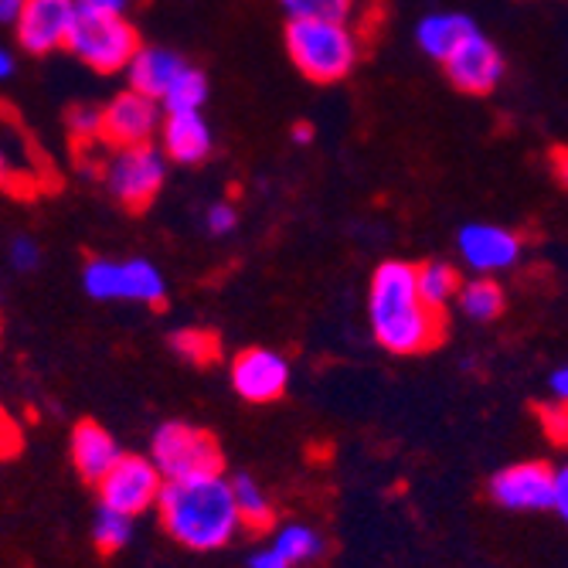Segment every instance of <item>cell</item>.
<instances>
[{"label": "cell", "mask_w": 568, "mask_h": 568, "mask_svg": "<svg viewBox=\"0 0 568 568\" xmlns=\"http://www.w3.org/2000/svg\"><path fill=\"white\" fill-rule=\"evenodd\" d=\"M21 449V429L8 416V408H0V459H8Z\"/></svg>", "instance_id": "31"}, {"label": "cell", "mask_w": 568, "mask_h": 568, "mask_svg": "<svg viewBox=\"0 0 568 568\" xmlns=\"http://www.w3.org/2000/svg\"><path fill=\"white\" fill-rule=\"evenodd\" d=\"M538 416H541L548 436H551L555 443H565V433H568V408H565V402L541 405V408H538Z\"/></svg>", "instance_id": "30"}, {"label": "cell", "mask_w": 568, "mask_h": 568, "mask_svg": "<svg viewBox=\"0 0 568 568\" xmlns=\"http://www.w3.org/2000/svg\"><path fill=\"white\" fill-rule=\"evenodd\" d=\"M459 273L449 266V263H423L416 266V290H419V300L433 310V314L446 317V306L456 300V290H459Z\"/></svg>", "instance_id": "21"}, {"label": "cell", "mask_w": 568, "mask_h": 568, "mask_svg": "<svg viewBox=\"0 0 568 568\" xmlns=\"http://www.w3.org/2000/svg\"><path fill=\"white\" fill-rule=\"evenodd\" d=\"M548 388H551L555 402H565L568 398V368H555L548 375Z\"/></svg>", "instance_id": "35"}, {"label": "cell", "mask_w": 568, "mask_h": 568, "mask_svg": "<svg viewBox=\"0 0 568 568\" xmlns=\"http://www.w3.org/2000/svg\"><path fill=\"white\" fill-rule=\"evenodd\" d=\"M456 248L463 263L477 273H504L521 260V235L504 225H487L474 222L463 225L456 235Z\"/></svg>", "instance_id": "14"}, {"label": "cell", "mask_w": 568, "mask_h": 568, "mask_svg": "<svg viewBox=\"0 0 568 568\" xmlns=\"http://www.w3.org/2000/svg\"><path fill=\"white\" fill-rule=\"evenodd\" d=\"M286 18H317V21H341L347 24L357 14V0H280Z\"/></svg>", "instance_id": "25"}, {"label": "cell", "mask_w": 568, "mask_h": 568, "mask_svg": "<svg viewBox=\"0 0 568 568\" xmlns=\"http://www.w3.org/2000/svg\"><path fill=\"white\" fill-rule=\"evenodd\" d=\"M133 0H79V8H92V11H110V14H126Z\"/></svg>", "instance_id": "34"}, {"label": "cell", "mask_w": 568, "mask_h": 568, "mask_svg": "<svg viewBox=\"0 0 568 568\" xmlns=\"http://www.w3.org/2000/svg\"><path fill=\"white\" fill-rule=\"evenodd\" d=\"M21 4H24V0H0V24H11L18 18Z\"/></svg>", "instance_id": "37"}, {"label": "cell", "mask_w": 568, "mask_h": 568, "mask_svg": "<svg viewBox=\"0 0 568 568\" xmlns=\"http://www.w3.org/2000/svg\"><path fill=\"white\" fill-rule=\"evenodd\" d=\"M82 286L92 300H126L143 306H164L168 283L161 270L146 260H89L82 270Z\"/></svg>", "instance_id": "7"}, {"label": "cell", "mask_w": 568, "mask_h": 568, "mask_svg": "<svg viewBox=\"0 0 568 568\" xmlns=\"http://www.w3.org/2000/svg\"><path fill=\"white\" fill-rule=\"evenodd\" d=\"M449 82L467 92V95H487L500 85L504 79V55L497 51V44L477 28L470 38H463L443 62Z\"/></svg>", "instance_id": "12"}, {"label": "cell", "mask_w": 568, "mask_h": 568, "mask_svg": "<svg viewBox=\"0 0 568 568\" xmlns=\"http://www.w3.org/2000/svg\"><path fill=\"white\" fill-rule=\"evenodd\" d=\"M130 535H133V518H126V514H116L110 507H99L95 521H92V541L99 551H120L130 545Z\"/></svg>", "instance_id": "24"}, {"label": "cell", "mask_w": 568, "mask_h": 568, "mask_svg": "<svg viewBox=\"0 0 568 568\" xmlns=\"http://www.w3.org/2000/svg\"><path fill=\"white\" fill-rule=\"evenodd\" d=\"M204 99H209V79H204V72H197L194 65H184L178 72V79L168 85V92L161 95V110L164 113L201 110Z\"/></svg>", "instance_id": "23"}, {"label": "cell", "mask_w": 568, "mask_h": 568, "mask_svg": "<svg viewBox=\"0 0 568 568\" xmlns=\"http://www.w3.org/2000/svg\"><path fill=\"white\" fill-rule=\"evenodd\" d=\"M286 565H303V561H314L321 558L324 551V538L317 535V528L310 525H283L276 535H273V545H270Z\"/></svg>", "instance_id": "22"}, {"label": "cell", "mask_w": 568, "mask_h": 568, "mask_svg": "<svg viewBox=\"0 0 568 568\" xmlns=\"http://www.w3.org/2000/svg\"><path fill=\"white\" fill-rule=\"evenodd\" d=\"M14 178H18V171H14L11 158L4 153V146H0V187H11V184H14Z\"/></svg>", "instance_id": "36"}, {"label": "cell", "mask_w": 568, "mask_h": 568, "mask_svg": "<svg viewBox=\"0 0 568 568\" xmlns=\"http://www.w3.org/2000/svg\"><path fill=\"white\" fill-rule=\"evenodd\" d=\"M474 31H477L474 18L446 11V14H429V18H423L419 28H416V41H419V48L426 51V55H429L433 62L443 65L449 51H453L463 38H470Z\"/></svg>", "instance_id": "18"}, {"label": "cell", "mask_w": 568, "mask_h": 568, "mask_svg": "<svg viewBox=\"0 0 568 568\" xmlns=\"http://www.w3.org/2000/svg\"><path fill=\"white\" fill-rule=\"evenodd\" d=\"M171 347L191 361V365H212L219 357V337L212 331H201V327H187V331H178L171 337Z\"/></svg>", "instance_id": "26"}, {"label": "cell", "mask_w": 568, "mask_h": 568, "mask_svg": "<svg viewBox=\"0 0 568 568\" xmlns=\"http://www.w3.org/2000/svg\"><path fill=\"white\" fill-rule=\"evenodd\" d=\"M153 507L161 514L164 531L187 551H219L232 545L235 535L242 531L232 500V484L222 470L184 480H164Z\"/></svg>", "instance_id": "1"}, {"label": "cell", "mask_w": 568, "mask_h": 568, "mask_svg": "<svg viewBox=\"0 0 568 568\" xmlns=\"http://www.w3.org/2000/svg\"><path fill=\"white\" fill-rule=\"evenodd\" d=\"M69 133H72L75 143H102L99 140V110L75 106L69 113Z\"/></svg>", "instance_id": "27"}, {"label": "cell", "mask_w": 568, "mask_h": 568, "mask_svg": "<svg viewBox=\"0 0 568 568\" xmlns=\"http://www.w3.org/2000/svg\"><path fill=\"white\" fill-rule=\"evenodd\" d=\"M161 153L178 164H201L209 161L215 146L212 126L201 116V110H184V113H164L161 120Z\"/></svg>", "instance_id": "15"}, {"label": "cell", "mask_w": 568, "mask_h": 568, "mask_svg": "<svg viewBox=\"0 0 568 568\" xmlns=\"http://www.w3.org/2000/svg\"><path fill=\"white\" fill-rule=\"evenodd\" d=\"M11 75H14V55L0 48V79H11Z\"/></svg>", "instance_id": "38"}, {"label": "cell", "mask_w": 568, "mask_h": 568, "mask_svg": "<svg viewBox=\"0 0 568 568\" xmlns=\"http://www.w3.org/2000/svg\"><path fill=\"white\" fill-rule=\"evenodd\" d=\"M548 510H555L558 518L568 514V470L565 467H555V474H551V507Z\"/></svg>", "instance_id": "32"}, {"label": "cell", "mask_w": 568, "mask_h": 568, "mask_svg": "<svg viewBox=\"0 0 568 568\" xmlns=\"http://www.w3.org/2000/svg\"><path fill=\"white\" fill-rule=\"evenodd\" d=\"M456 303H459V310H463V314H467L470 321L487 324V321H497V317L504 314L507 296H504V286H500L497 280L480 276V280H470V283H459Z\"/></svg>", "instance_id": "20"}, {"label": "cell", "mask_w": 568, "mask_h": 568, "mask_svg": "<svg viewBox=\"0 0 568 568\" xmlns=\"http://www.w3.org/2000/svg\"><path fill=\"white\" fill-rule=\"evenodd\" d=\"M232 388L248 405H270L290 388V361L270 347H245L232 361Z\"/></svg>", "instance_id": "11"}, {"label": "cell", "mask_w": 568, "mask_h": 568, "mask_svg": "<svg viewBox=\"0 0 568 568\" xmlns=\"http://www.w3.org/2000/svg\"><path fill=\"white\" fill-rule=\"evenodd\" d=\"M150 463L164 480H184L222 470V449L215 436L191 423H164L150 439Z\"/></svg>", "instance_id": "6"}, {"label": "cell", "mask_w": 568, "mask_h": 568, "mask_svg": "<svg viewBox=\"0 0 568 568\" xmlns=\"http://www.w3.org/2000/svg\"><path fill=\"white\" fill-rule=\"evenodd\" d=\"M102 181H106L110 194L126 212L140 215L158 201V194L168 181V158L153 143L113 150L110 161L102 164Z\"/></svg>", "instance_id": "5"}, {"label": "cell", "mask_w": 568, "mask_h": 568, "mask_svg": "<svg viewBox=\"0 0 568 568\" xmlns=\"http://www.w3.org/2000/svg\"><path fill=\"white\" fill-rule=\"evenodd\" d=\"M551 474L555 467L541 459L514 463L494 474L490 480V497L504 510H548L551 507Z\"/></svg>", "instance_id": "13"}, {"label": "cell", "mask_w": 568, "mask_h": 568, "mask_svg": "<svg viewBox=\"0 0 568 568\" xmlns=\"http://www.w3.org/2000/svg\"><path fill=\"white\" fill-rule=\"evenodd\" d=\"M235 225H239V212L229 201H215L209 209V215H204V229H209L212 235H229Z\"/></svg>", "instance_id": "29"}, {"label": "cell", "mask_w": 568, "mask_h": 568, "mask_svg": "<svg viewBox=\"0 0 568 568\" xmlns=\"http://www.w3.org/2000/svg\"><path fill=\"white\" fill-rule=\"evenodd\" d=\"M283 38H286L290 62L317 85L347 79L361 59V41L354 28L341 21L293 18Z\"/></svg>", "instance_id": "3"}, {"label": "cell", "mask_w": 568, "mask_h": 568, "mask_svg": "<svg viewBox=\"0 0 568 568\" xmlns=\"http://www.w3.org/2000/svg\"><path fill=\"white\" fill-rule=\"evenodd\" d=\"M161 120H164V110L158 99L126 89L106 102V110H99V140L113 150L140 146L158 136Z\"/></svg>", "instance_id": "9"}, {"label": "cell", "mask_w": 568, "mask_h": 568, "mask_svg": "<svg viewBox=\"0 0 568 568\" xmlns=\"http://www.w3.org/2000/svg\"><path fill=\"white\" fill-rule=\"evenodd\" d=\"M293 140L296 143H310V140H314V126H310V123H296L293 126Z\"/></svg>", "instance_id": "39"}, {"label": "cell", "mask_w": 568, "mask_h": 568, "mask_svg": "<svg viewBox=\"0 0 568 568\" xmlns=\"http://www.w3.org/2000/svg\"><path fill=\"white\" fill-rule=\"evenodd\" d=\"M75 14H79V0H24L11 24L18 44L28 55H51V51L65 48Z\"/></svg>", "instance_id": "10"}, {"label": "cell", "mask_w": 568, "mask_h": 568, "mask_svg": "<svg viewBox=\"0 0 568 568\" xmlns=\"http://www.w3.org/2000/svg\"><path fill=\"white\" fill-rule=\"evenodd\" d=\"M102 507H110L126 518H140L143 510L158 504V494L164 487V477L150 463V456L136 453H120L113 467L95 480Z\"/></svg>", "instance_id": "8"}, {"label": "cell", "mask_w": 568, "mask_h": 568, "mask_svg": "<svg viewBox=\"0 0 568 568\" xmlns=\"http://www.w3.org/2000/svg\"><path fill=\"white\" fill-rule=\"evenodd\" d=\"M248 568H293V565H286L273 548H260V551H252Z\"/></svg>", "instance_id": "33"}, {"label": "cell", "mask_w": 568, "mask_h": 568, "mask_svg": "<svg viewBox=\"0 0 568 568\" xmlns=\"http://www.w3.org/2000/svg\"><path fill=\"white\" fill-rule=\"evenodd\" d=\"M229 484H232V500H235V514H239L242 528L270 531L276 521V510H273L266 490L260 487V480H252L248 474H235Z\"/></svg>", "instance_id": "19"}, {"label": "cell", "mask_w": 568, "mask_h": 568, "mask_svg": "<svg viewBox=\"0 0 568 568\" xmlns=\"http://www.w3.org/2000/svg\"><path fill=\"white\" fill-rule=\"evenodd\" d=\"M187 62L178 55V51H168V48H136V55L130 59V65L123 69L126 79H130V89L140 92V95H150L158 99L168 92V85L178 79V72L184 69Z\"/></svg>", "instance_id": "17"}, {"label": "cell", "mask_w": 568, "mask_h": 568, "mask_svg": "<svg viewBox=\"0 0 568 568\" xmlns=\"http://www.w3.org/2000/svg\"><path fill=\"white\" fill-rule=\"evenodd\" d=\"M120 453L123 449H120L116 436L106 426H99L92 419H82L72 429V463H75V470H79L82 480L95 484L120 459Z\"/></svg>", "instance_id": "16"}, {"label": "cell", "mask_w": 568, "mask_h": 568, "mask_svg": "<svg viewBox=\"0 0 568 568\" xmlns=\"http://www.w3.org/2000/svg\"><path fill=\"white\" fill-rule=\"evenodd\" d=\"M38 263H41V248H38V242L28 239V235H18L14 245H11V266H14L18 273H31V270H38Z\"/></svg>", "instance_id": "28"}, {"label": "cell", "mask_w": 568, "mask_h": 568, "mask_svg": "<svg viewBox=\"0 0 568 568\" xmlns=\"http://www.w3.org/2000/svg\"><path fill=\"white\" fill-rule=\"evenodd\" d=\"M368 321L375 341L398 357L426 354L446 334V317L419 300L416 266L405 260H388L375 270L368 290Z\"/></svg>", "instance_id": "2"}, {"label": "cell", "mask_w": 568, "mask_h": 568, "mask_svg": "<svg viewBox=\"0 0 568 568\" xmlns=\"http://www.w3.org/2000/svg\"><path fill=\"white\" fill-rule=\"evenodd\" d=\"M65 48L72 55L89 65L99 75H116L130 65V59L140 48V34L130 24L126 14H110V11H92V8H79Z\"/></svg>", "instance_id": "4"}]
</instances>
